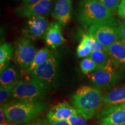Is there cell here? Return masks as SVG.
I'll use <instances>...</instances> for the list:
<instances>
[{
	"mask_svg": "<svg viewBox=\"0 0 125 125\" xmlns=\"http://www.w3.org/2000/svg\"><path fill=\"white\" fill-rule=\"evenodd\" d=\"M53 0H40L33 4L23 5L15 9L17 15L23 18L44 16L51 11Z\"/></svg>",
	"mask_w": 125,
	"mask_h": 125,
	"instance_id": "30bf717a",
	"label": "cell"
},
{
	"mask_svg": "<svg viewBox=\"0 0 125 125\" xmlns=\"http://www.w3.org/2000/svg\"><path fill=\"white\" fill-rule=\"evenodd\" d=\"M13 49L11 45L5 43L0 46V73H2L9 67Z\"/></svg>",
	"mask_w": 125,
	"mask_h": 125,
	"instance_id": "ac0fdd59",
	"label": "cell"
},
{
	"mask_svg": "<svg viewBox=\"0 0 125 125\" xmlns=\"http://www.w3.org/2000/svg\"><path fill=\"white\" fill-rule=\"evenodd\" d=\"M80 68L84 74L89 75L91 73L97 69L96 64L90 57H86L80 62Z\"/></svg>",
	"mask_w": 125,
	"mask_h": 125,
	"instance_id": "7402d4cb",
	"label": "cell"
},
{
	"mask_svg": "<svg viewBox=\"0 0 125 125\" xmlns=\"http://www.w3.org/2000/svg\"><path fill=\"white\" fill-rule=\"evenodd\" d=\"M8 122L5 115L2 106L1 105V109H0V123L1 124V123H5Z\"/></svg>",
	"mask_w": 125,
	"mask_h": 125,
	"instance_id": "83f0119b",
	"label": "cell"
},
{
	"mask_svg": "<svg viewBox=\"0 0 125 125\" xmlns=\"http://www.w3.org/2000/svg\"><path fill=\"white\" fill-rule=\"evenodd\" d=\"M21 70L19 67L16 65H10L1 73L0 76V86L9 85L18 81Z\"/></svg>",
	"mask_w": 125,
	"mask_h": 125,
	"instance_id": "e0dca14e",
	"label": "cell"
},
{
	"mask_svg": "<svg viewBox=\"0 0 125 125\" xmlns=\"http://www.w3.org/2000/svg\"><path fill=\"white\" fill-rule=\"evenodd\" d=\"M52 125H71L68 120H62L52 123Z\"/></svg>",
	"mask_w": 125,
	"mask_h": 125,
	"instance_id": "4dcf8cb0",
	"label": "cell"
},
{
	"mask_svg": "<svg viewBox=\"0 0 125 125\" xmlns=\"http://www.w3.org/2000/svg\"><path fill=\"white\" fill-rule=\"evenodd\" d=\"M82 40L87 43L91 48L92 51H101L108 52V47L105 46L97 40L94 38L91 35L88 34H85L83 35Z\"/></svg>",
	"mask_w": 125,
	"mask_h": 125,
	"instance_id": "44dd1931",
	"label": "cell"
},
{
	"mask_svg": "<svg viewBox=\"0 0 125 125\" xmlns=\"http://www.w3.org/2000/svg\"><path fill=\"white\" fill-rule=\"evenodd\" d=\"M2 106L8 122L15 125L27 124L33 121L40 116L46 107V104L41 100H11Z\"/></svg>",
	"mask_w": 125,
	"mask_h": 125,
	"instance_id": "6da1fadb",
	"label": "cell"
},
{
	"mask_svg": "<svg viewBox=\"0 0 125 125\" xmlns=\"http://www.w3.org/2000/svg\"><path fill=\"white\" fill-rule=\"evenodd\" d=\"M118 14L120 17L125 19V0H122L118 9Z\"/></svg>",
	"mask_w": 125,
	"mask_h": 125,
	"instance_id": "4316f807",
	"label": "cell"
},
{
	"mask_svg": "<svg viewBox=\"0 0 125 125\" xmlns=\"http://www.w3.org/2000/svg\"><path fill=\"white\" fill-rule=\"evenodd\" d=\"M49 25L44 16L30 17L27 18L23 27V35L31 40H41L46 35Z\"/></svg>",
	"mask_w": 125,
	"mask_h": 125,
	"instance_id": "9c48e42d",
	"label": "cell"
},
{
	"mask_svg": "<svg viewBox=\"0 0 125 125\" xmlns=\"http://www.w3.org/2000/svg\"><path fill=\"white\" fill-rule=\"evenodd\" d=\"M78 114L75 108L67 102H62L54 105L47 114L48 119L53 123L62 120H68Z\"/></svg>",
	"mask_w": 125,
	"mask_h": 125,
	"instance_id": "8fae6325",
	"label": "cell"
},
{
	"mask_svg": "<svg viewBox=\"0 0 125 125\" xmlns=\"http://www.w3.org/2000/svg\"><path fill=\"white\" fill-rule=\"evenodd\" d=\"M33 125V123H27V124H23V125H15V124H11V123H1L0 125Z\"/></svg>",
	"mask_w": 125,
	"mask_h": 125,
	"instance_id": "d6a6232c",
	"label": "cell"
},
{
	"mask_svg": "<svg viewBox=\"0 0 125 125\" xmlns=\"http://www.w3.org/2000/svg\"><path fill=\"white\" fill-rule=\"evenodd\" d=\"M50 88L38 79L32 78L18 81L14 87L12 100L36 101L44 98Z\"/></svg>",
	"mask_w": 125,
	"mask_h": 125,
	"instance_id": "277c9868",
	"label": "cell"
},
{
	"mask_svg": "<svg viewBox=\"0 0 125 125\" xmlns=\"http://www.w3.org/2000/svg\"><path fill=\"white\" fill-rule=\"evenodd\" d=\"M60 54L58 52L53 53L48 60L31 72V76L42 82L50 89L57 84L59 76Z\"/></svg>",
	"mask_w": 125,
	"mask_h": 125,
	"instance_id": "5b68a950",
	"label": "cell"
},
{
	"mask_svg": "<svg viewBox=\"0 0 125 125\" xmlns=\"http://www.w3.org/2000/svg\"><path fill=\"white\" fill-rule=\"evenodd\" d=\"M125 104V86L111 90L103 96V108Z\"/></svg>",
	"mask_w": 125,
	"mask_h": 125,
	"instance_id": "9a60e30c",
	"label": "cell"
},
{
	"mask_svg": "<svg viewBox=\"0 0 125 125\" xmlns=\"http://www.w3.org/2000/svg\"><path fill=\"white\" fill-rule=\"evenodd\" d=\"M108 53L114 66L125 69V46L122 41H118L108 47Z\"/></svg>",
	"mask_w": 125,
	"mask_h": 125,
	"instance_id": "5bb4252c",
	"label": "cell"
},
{
	"mask_svg": "<svg viewBox=\"0 0 125 125\" xmlns=\"http://www.w3.org/2000/svg\"><path fill=\"white\" fill-rule=\"evenodd\" d=\"M45 40L47 46L52 49H55L65 42L60 23L55 21L49 23Z\"/></svg>",
	"mask_w": 125,
	"mask_h": 125,
	"instance_id": "4fadbf2b",
	"label": "cell"
},
{
	"mask_svg": "<svg viewBox=\"0 0 125 125\" xmlns=\"http://www.w3.org/2000/svg\"><path fill=\"white\" fill-rule=\"evenodd\" d=\"M71 9L72 0H56L52 15L62 27H64L71 20Z\"/></svg>",
	"mask_w": 125,
	"mask_h": 125,
	"instance_id": "7c38bea8",
	"label": "cell"
},
{
	"mask_svg": "<svg viewBox=\"0 0 125 125\" xmlns=\"http://www.w3.org/2000/svg\"><path fill=\"white\" fill-rule=\"evenodd\" d=\"M98 125H125V108L114 111L103 117Z\"/></svg>",
	"mask_w": 125,
	"mask_h": 125,
	"instance_id": "2e32d148",
	"label": "cell"
},
{
	"mask_svg": "<svg viewBox=\"0 0 125 125\" xmlns=\"http://www.w3.org/2000/svg\"><path fill=\"white\" fill-rule=\"evenodd\" d=\"M92 49L90 46L85 41L81 40L80 43L76 49V54L79 58L87 57L91 54Z\"/></svg>",
	"mask_w": 125,
	"mask_h": 125,
	"instance_id": "cb8c5ba5",
	"label": "cell"
},
{
	"mask_svg": "<svg viewBox=\"0 0 125 125\" xmlns=\"http://www.w3.org/2000/svg\"><path fill=\"white\" fill-rule=\"evenodd\" d=\"M14 62L22 71L27 72L37 51L31 40L21 37L16 41Z\"/></svg>",
	"mask_w": 125,
	"mask_h": 125,
	"instance_id": "52a82bcc",
	"label": "cell"
},
{
	"mask_svg": "<svg viewBox=\"0 0 125 125\" xmlns=\"http://www.w3.org/2000/svg\"><path fill=\"white\" fill-rule=\"evenodd\" d=\"M89 57L96 64L97 68H100L105 66L110 60L109 53L108 52L105 51H92Z\"/></svg>",
	"mask_w": 125,
	"mask_h": 125,
	"instance_id": "ffe728a7",
	"label": "cell"
},
{
	"mask_svg": "<svg viewBox=\"0 0 125 125\" xmlns=\"http://www.w3.org/2000/svg\"><path fill=\"white\" fill-rule=\"evenodd\" d=\"M40 1V0H21V2L23 3V5H25L33 4L34 3L38 2Z\"/></svg>",
	"mask_w": 125,
	"mask_h": 125,
	"instance_id": "1f68e13d",
	"label": "cell"
},
{
	"mask_svg": "<svg viewBox=\"0 0 125 125\" xmlns=\"http://www.w3.org/2000/svg\"><path fill=\"white\" fill-rule=\"evenodd\" d=\"M103 96L101 90L84 86L71 96V103L78 115L89 120L93 118L102 107Z\"/></svg>",
	"mask_w": 125,
	"mask_h": 125,
	"instance_id": "7a4b0ae2",
	"label": "cell"
},
{
	"mask_svg": "<svg viewBox=\"0 0 125 125\" xmlns=\"http://www.w3.org/2000/svg\"><path fill=\"white\" fill-rule=\"evenodd\" d=\"M32 125H52V123L48 119H41L37 121V122L33 123Z\"/></svg>",
	"mask_w": 125,
	"mask_h": 125,
	"instance_id": "f546056e",
	"label": "cell"
},
{
	"mask_svg": "<svg viewBox=\"0 0 125 125\" xmlns=\"http://www.w3.org/2000/svg\"><path fill=\"white\" fill-rule=\"evenodd\" d=\"M52 54L53 53L46 48H42L38 51H37L32 63L28 70V73H31V72L33 71L36 67H37L38 65L41 64L42 63L48 60L52 55Z\"/></svg>",
	"mask_w": 125,
	"mask_h": 125,
	"instance_id": "d6986e66",
	"label": "cell"
},
{
	"mask_svg": "<svg viewBox=\"0 0 125 125\" xmlns=\"http://www.w3.org/2000/svg\"><path fill=\"white\" fill-rule=\"evenodd\" d=\"M87 34L107 47L116 42L121 38L118 26L116 24L108 23L92 25L89 27Z\"/></svg>",
	"mask_w": 125,
	"mask_h": 125,
	"instance_id": "ba28073f",
	"label": "cell"
},
{
	"mask_svg": "<svg viewBox=\"0 0 125 125\" xmlns=\"http://www.w3.org/2000/svg\"><path fill=\"white\" fill-rule=\"evenodd\" d=\"M78 19L85 29L96 24H116L113 12L97 0H81Z\"/></svg>",
	"mask_w": 125,
	"mask_h": 125,
	"instance_id": "3957f363",
	"label": "cell"
},
{
	"mask_svg": "<svg viewBox=\"0 0 125 125\" xmlns=\"http://www.w3.org/2000/svg\"><path fill=\"white\" fill-rule=\"evenodd\" d=\"M122 42L123 43V44H124L125 46V40H122Z\"/></svg>",
	"mask_w": 125,
	"mask_h": 125,
	"instance_id": "836d02e7",
	"label": "cell"
},
{
	"mask_svg": "<svg viewBox=\"0 0 125 125\" xmlns=\"http://www.w3.org/2000/svg\"><path fill=\"white\" fill-rule=\"evenodd\" d=\"M119 69L112 64L110 59L105 66L96 69L89 76L96 86L101 88H111L123 81L124 75Z\"/></svg>",
	"mask_w": 125,
	"mask_h": 125,
	"instance_id": "8992f818",
	"label": "cell"
},
{
	"mask_svg": "<svg viewBox=\"0 0 125 125\" xmlns=\"http://www.w3.org/2000/svg\"><path fill=\"white\" fill-rule=\"evenodd\" d=\"M18 81L12 83L9 85L0 86V103L1 105H3L11 96L14 87L17 85Z\"/></svg>",
	"mask_w": 125,
	"mask_h": 125,
	"instance_id": "603a6c76",
	"label": "cell"
},
{
	"mask_svg": "<svg viewBox=\"0 0 125 125\" xmlns=\"http://www.w3.org/2000/svg\"><path fill=\"white\" fill-rule=\"evenodd\" d=\"M97 1L104 5L111 11L114 12L118 10L119 5L122 0H97Z\"/></svg>",
	"mask_w": 125,
	"mask_h": 125,
	"instance_id": "d4e9b609",
	"label": "cell"
},
{
	"mask_svg": "<svg viewBox=\"0 0 125 125\" xmlns=\"http://www.w3.org/2000/svg\"><path fill=\"white\" fill-rule=\"evenodd\" d=\"M71 125H89L85 119L82 118L78 114L73 115L68 119Z\"/></svg>",
	"mask_w": 125,
	"mask_h": 125,
	"instance_id": "484cf974",
	"label": "cell"
},
{
	"mask_svg": "<svg viewBox=\"0 0 125 125\" xmlns=\"http://www.w3.org/2000/svg\"><path fill=\"white\" fill-rule=\"evenodd\" d=\"M121 38L125 40V23H122L118 26Z\"/></svg>",
	"mask_w": 125,
	"mask_h": 125,
	"instance_id": "f1b7e54d",
	"label": "cell"
}]
</instances>
